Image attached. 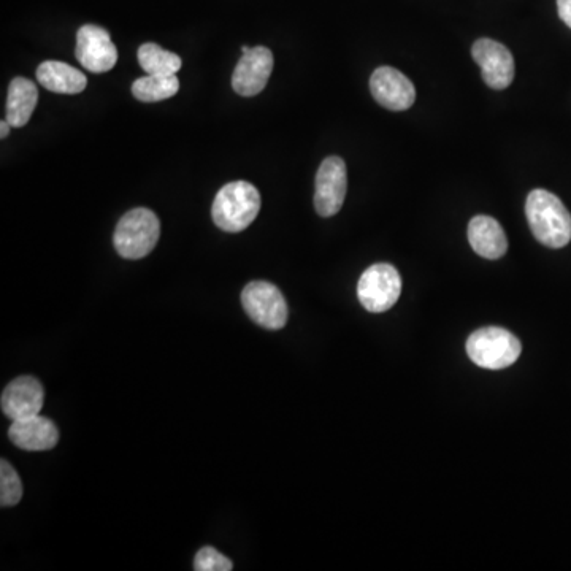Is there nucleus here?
<instances>
[{
  "instance_id": "6",
  "label": "nucleus",
  "mask_w": 571,
  "mask_h": 571,
  "mask_svg": "<svg viewBox=\"0 0 571 571\" xmlns=\"http://www.w3.org/2000/svg\"><path fill=\"white\" fill-rule=\"evenodd\" d=\"M242 303L246 315L264 329L280 330L288 322V303L275 284L267 281L246 284Z\"/></svg>"
},
{
  "instance_id": "7",
  "label": "nucleus",
  "mask_w": 571,
  "mask_h": 571,
  "mask_svg": "<svg viewBox=\"0 0 571 571\" xmlns=\"http://www.w3.org/2000/svg\"><path fill=\"white\" fill-rule=\"evenodd\" d=\"M348 191L346 164L338 156H330L319 165L316 173L315 208L322 218L337 215L345 204Z\"/></svg>"
},
{
  "instance_id": "14",
  "label": "nucleus",
  "mask_w": 571,
  "mask_h": 571,
  "mask_svg": "<svg viewBox=\"0 0 571 571\" xmlns=\"http://www.w3.org/2000/svg\"><path fill=\"white\" fill-rule=\"evenodd\" d=\"M468 242L478 256L495 261L505 256L508 251V240L505 230L497 219L480 215L468 224Z\"/></svg>"
},
{
  "instance_id": "19",
  "label": "nucleus",
  "mask_w": 571,
  "mask_h": 571,
  "mask_svg": "<svg viewBox=\"0 0 571 571\" xmlns=\"http://www.w3.org/2000/svg\"><path fill=\"white\" fill-rule=\"evenodd\" d=\"M23 499V483L15 468L2 460L0 464V505L15 506Z\"/></svg>"
},
{
  "instance_id": "15",
  "label": "nucleus",
  "mask_w": 571,
  "mask_h": 571,
  "mask_svg": "<svg viewBox=\"0 0 571 571\" xmlns=\"http://www.w3.org/2000/svg\"><path fill=\"white\" fill-rule=\"evenodd\" d=\"M37 80L43 88L58 94H80L88 85L85 73L61 61L42 62L37 69Z\"/></svg>"
},
{
  "instance_id": "22",
  "label": "nucleus",
  "mask_w": 571,
  "mask_h": 571,
  "mask_svg": "<svg viewBox=\"0 0 571 571\" xmlns=\"http://www.w3.org/2000/svg\"><path fill=\"white\" fill-rule=\"evenodd\" d=\"M10 127H12V124L8 123L7 119H4V121L0 123V137H8V134H10Z\"/></svg>"
},
{
  "instance_id": "3",
  "label": "nucleus",
  "mask_w": 571,
  "mask_h": 571,
  "mask_svg": "<svg viewBox=\"0 0 571 571\" xmlns=\"http://www.w3.org/2000/svg\"><path fill=\"white\" fill-rule=\"evenodd\" d=\"M159 237L161 223L156 213L148 208H134L119 219L113 243L119 256L137 261L156 248Z\"/></svg>"
},
{
  "instance_id": "9",
  "label": "nucleus",
  "mask_w": 571,
  "mask_h": 571,
  "mask_svg": "<svg viewBox=\"0 0 571 571\" xmlns=\"http://www.w3.org/2000/svg\"><path fill=\"white\" fill-rule=\"evenodd\" d=\"M473 59L481 67L483 80L489 88L502 91L514 80V59L511 51L500 42L480 39L473 43Z\"/></svg>"
},
{
  "instance_id": "12",
  "label": "nucleus",
  "mask_w": 571,
  "mask_h": 571,
  "mask_svg": "<svg viewBox=\"0 0 571 571\" xmlns=\"http://www.w3.org/2000/svg\"><path fill=\"white\" fill-rule=\"evenodd\" d=\"M45 403V389L34 376H20L2 392V411L12 421L37 416Z\"/></svg>"
},
{
  "instance_id": "5",
  "label": "nucleus",
  "mask_w": 571,
  "mask_h": 571,
  "mask_svg": "<svg viewBox=\"0 0 571 571\" xmlns=\"http://www.w3.org/2000/svg\"><path fill=\"white\" fill-rule=\"evenodd\" d=\"M402 294V276L391 264H375L368 267L357 283V297L362 307L370 313L391 310Z\"/></svg>"
},
{
  "instance_id": "17",
  "label": "nucleus",
  "mask_w": 571,
  "mask_h": 571,
  "mask_svg": "<svg viewBox=\"0 0 571 571\" xmlns=\"http://www.w3.org/2000/svg\"><path fill=\"white\" fill-rule=\"evenodd\" d=\"M178 89H180V80L177 75H145L134 81L132 94L140 102L153 104L170 99L177 94Z\"/></svg>"
},
{
  "instance_id": "21",
  "label": "nucleus",
  "mask_w": 571,
  "mask_h": 571,
  "mask_svg": "<svg viewBox=\"0 0 571 571\" xmlns=\"http://www.w3.org/2000/svg\"><path fill=\"white\" fill-rule=\"evenodd\" d=\"M560 20L564 21L571 29V0H557Z\"/></svg>"
},
{
  "instance_id": "20",
  "label": "nucleus",
  "mask_w": 571,
  "mask_h": 571,
  "mask_svg": "<svg viewBox=\"0 0 571 571\" xmlns=\"http://www.w3.org/2000/svg\"><path fill=\"white\" fill-rule=\"evenodd\" d=\"M234 568L232 560L227 559L221 552L216 551L215 548L200 549L197 552L196 559H194V570L196 571H230Z\"/></svg>"
},
{
  "instance_id": "23",
  "label": "nucleus",
  "mask_w": 571,
  "mask_h": 571,
  "mask_svg": "<svg viewBox=\"0 0 571 571\" xmlns=\"http://www.w3.org/2000/svg\"><path fill=\"white\" fill-rule=\"evenodd\" d=\"M250 51V46L243 45L242 46V53H248Z\"/></svg>"
},
{
  "instance_id": "16",
  "label": "nucleus",
  "mask_w": 571,
  "mask_h": 571,
  "mask_svg": "<svg viewBox=\"0 0 571 571\" xmlns=\"http://www.w3.org/2000/svg\"><path fill=\"white\" fill-rule=\"evenodd\" d=\"M39 102V89L34 81L18 77L10 83L7 97V121L12 127H23L29 123Z\"/></svg>"
},
{
  "instance_id": "8",
  "label": "nucleus",
  "mask_w": 571,
  "mask_h": 571,
  "mask_svg": "<svg viewBox=\"0 0 571 571\" xmlns=\"http://www.w3.org/2000/svg\"><path fill=\"white\" fill-rule=\"evenodd\" d=\"M75 56L92 73L110 72L118 62V50L104 27L85 24L78 29Z\"/></svg>"
},
{
  "instance_id": "1",
  "label": "nucleus",
  "mask_w": 571,
  "mask_h": 571,
  "mask_svg": "<svg viewBox=\"0 0 571 571\" xmlns=\"http://www.w3.org/2000/svg\"><path fill=\"white\" fill-rule=\"evenodd\" d=\"M526 216L541 245L559 250L571 242L570 211L556 194L546 189H533L527 196Z\"/></svg>"
},
{
  "instance_id": "13",
  "label": "nucleus",
  "mask_w": 571,
  "mask_h": 571,
  "mask_svg": "<svg viewBox=\"0 0 571 571\" xmlns=\"http://www.w3.org/2000/svg\"><path fill=\"white\" fill-rule=\"evenodd\" d=\"M8 437L24 451H50L58 445L59 430L51 419L40 414L13 421Z\"/></svg>"
},
{
  "instance_id": "10",
  "label": "nucleus",
  "mask_w": 571,
  "mask_h": 571,
  "mask_svg": "<svg viewBox=\"0 0 571 571\" xmlns=\"http://www.w3.org/2000/svg\"><path fill=\"white\" fill-rule=\"evenodd\" d=\"M373 99L391 112H405L416 100V89L407 75L394 67H378L370 78Z\"/></svg>"
},
{
  "instance_id": "11",
  "label": "nucleus",
  "mask_w": 571,
  "mask_h": 571,
  "mask_svg": "<svg viewBox=\"0 0 571 571\" xmlns=\"http://www.w3.org/2000/svg\"><path fill=\"white\" fill-rule=\"evenodd\" d=\"M273 53L265 46L250 48L243 53L232 75V88L238 96L254 97L264 91L273 72Z\"/></svg>"
},
{
  "instance_id": "4",
  "label": "nucleus",
  "mask_w": 571,
  "mask_h": 571,
  "mask_svg": "<svg viewBox=\"0 0 571 571\" xmlns=\"http://www.w3.org/2000/svg\"><path fill=\"white\" fill-rule=\"evenodd\" d=\"M521 351L518 338L502 327H483L467 340V354L473 364L489 370L510 367L518 361Z\"/></svg>"
},
{
  "instance_id": "2",
  "label": "nucleus",
  "mask_w": 571,
  "mask_h": 571,
  "mask_svg": "<svg viewBox=\"0 0 571 571\" xmlns=\"http://www.w3.org/2000/svg\"><path fill=\"white\" fill-rule=\"evenodd\" d=\"M261 194L248 181H232L216 194L211 216L224 232L237 234L248 229L261 211Z\"/></svg>"
},
{
  "instance_id": "18",
  "label": "nucleus",
  "mask_w": 571,
  "mask_h": 571,
  "mask_svg": "<svg viewBox=\"0 0 571 571\" xmlns=\"http://www.w3.org/2000/svg\"><path fill=\"white\" fill-rule=\"evenodd\" d=\"M138 64L146 75H177L183 66L178 54L164 50L156 43H145L138 48Z\"/></svg>"
}]
</instances>
